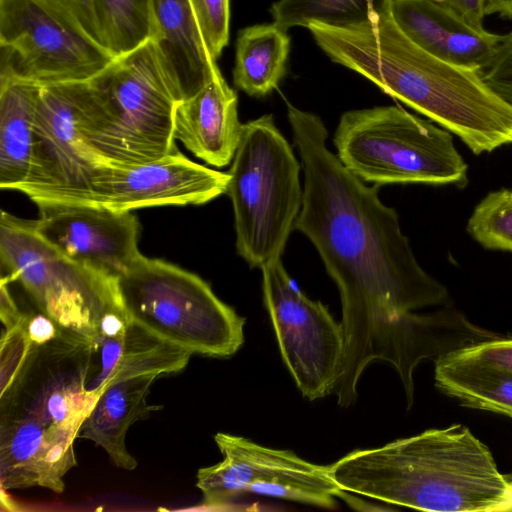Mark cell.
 <instances>
[{
    "label": "cell",
    "mask_w": 512,
    "mask_h": 512,
    "mask_svg": "<svg viewBox=\"0 0 512 512\" xmlns=\"http://www.w3.org/2000/svg\"><path fill=\"white\" fill-rule=\"evenodd\" d=\"M304 173L295 229L318 251L340 293L344 352L337 381L357 391L366 367L388 362L409 312L447 303V288L418 263L397 211L379 198L327 147L321 118L287 102Z\"/></svg>",
    "instance_id": "6da1fadb"
},
{
    "label": "cell",
    "mask_w": 512,
    "mask_h": 512,
    "mask_svg": "<svg viewBox=\"0 0 512 512\" xmlns=\"http://www.w3.org/2000/svg\"><path fill=\"white\" fill-rule=\"evenodd\" d=\"M306 28L333 62L458 136L475 155L512 144V106L480 72L455 66L418 46L382 6L362 21H314Z\"/></svg>",
    "instance_id": "7a4b0ae2"
},
{
    "label": "cell",
    "mask_w": 512,
    "mask_h": 512,
    "mask_svg": "<svg viewBox=\"0 0 512 512\" xmlns=\"http://www.w3.org/2000/svg\"><path fill=\"white\" fill-rule=\"evenodd\" d=\"M329 471L343 491L429 512H495L509 487L490 449L461 424L354 450Z\"/></svg>",
    "instance_id": "3957f363"
},
{
    "label": "cell",
    "mask_w": 512,
    "mask_h": 512,
    "mask_svg": "<svg viewBox=\"0 0 512 512\" xmlns=\"http://www.w3.org/2000/svg\"><path fill=\"white\" fill-rule=\"evenodd\" d=\"M90 83L96 102L88 138L108 163H145L177 148L181 101L154 40L118 56Z\"/></svg>",
    "instance_id": "277c9868"
},
{
    "label": "cell",
    "mask_w": 512,
    "mask_h": 512,
    "mask_svg": "<svg viewBox=\"0 0 512 512\" xmlns=\"http://www.w3.org/2000/svg\"><path fill=\"white\" fill-rule=\"evenodd\" d=\"M301 168L271 114L243 124L226 193L236 250L251 268L281 258L302 206Z\"/></svg>",
    "instance_id": "5b68a950"
},
{
    "label": "cell",
    "mask_w": 512,
    "mask_h": 512,
    "mask_svg": "<svg viewBox=\"0 0 512 512\" xmlns=\"http://www.w3.org/2000/svg\"><path fill=\"white\" fill-rule=\"evenodd\" d=\"M333 144L343 165L374 185L463 187L468 181V165L452 133L399 106L346 111Z\"/></svg>",
    "instance_id": "8992f818"
},
{
    "label": "cell",
    "mask_w": 512,
    "mask_h": 512,
    "mask_svg": "<svg viewBox=\"0 0 512 512\" xmlns=\"http://www.w3.org/2000/svg\"><path fill=\"white\" fill-rule=\"evenodd\" d=\"M118 287L133 321L192 353L230 357L244 343L245 319L193 272L140 254Z\"/></svg>",
    "instance_id": "52a82bcc"
},
{
    "label": "cell",
    "mask_w": 512,
    "mask_h": 512,
    "mask_svg": "<svg viewBox=\"0 0 512 512\" xmlns=\"http://www.w3.org/2000/svg\"><path fill=\"white\" fill-rule=\"evenodd\" d=\"M0 262L2 276L18 281L41 312L86 347L104 315L124 306L118 276L74 263L41 239L30 220L4 210Z\"/></svg>",
    "instance_id": "ba28073f"
},
{
    "label": "cell",
    "mask_w": 512,
    "mask_h": 512,
    "mask_svg": "<svg viewBox=\"0 0 512 512\" xmlns=\"http://www.w3.org/2000/svg\"><path fill=\"white\" fill-rule=\"evenodd\" d=\"M0 80L90 81L115 57L69 0H0Z\"/></svg>",
    "instance_id": "9c48e42d"
},
{
    "label": "cell",
    "mask_w": 512,
    "mask_h": 512,
    "mask_svg": "<svg viewBox=\"0 0 512 512\" xmlns=\"http://www.w3.org/2000/svg\"><path fill=\"white\" fill-rule=\"evenodd\" d=\"M95 104L90 81L40 85L29 174L16 189L36 205L87 204L90 183L108 163L87 130Z\"/></svg>",
    "instance_id": "30bf717a"
},
{
    "label": "cell",
    "mask_w": 512,
    "mask_h": 512,
    "mask_svg": "<svg viewBox=\"0 0 512 512\" xmlns=\"http://www.w3.org/2000/svg\"><path fill=\"white\" fill-rule=\"evenodd\" d=\"M214 440L223 460L197 472L196 486L205 508L222 509L247 494L334 508L335 497L347 493L332 478L329 465L227 433H217Z\"/></svg>",
    "instance_id": "8fae6325"
},
{
    "label": "cell",
    "mask_w": 512,
    "mask_h": 512,
    "mask_svg": "<svg viewBox=\"0 0 512 512\" xmlns=\"http://www.w3.org/2000/svg\"><path fill=\"white\" fill-rule=\"evenodd\" d=\"M262 289L282 359L304 397L332 393L338 380L344 332L327 306L308 298L281 258L262 266Z\"/></svg>",
    "instance_id": "7c38bea8"
},
{
    "label": "cell",
    "mask_w": 512,
    "mask_h": 512,
    "mask_svg": "<svg viewBox=\"0 0 512 512\" xmlns=\"http://www.w3.org/2000/svg\"><path fill=\"white\" fill-rule=\"evenodd\" d=\"M228 181V172L198 164L176 148L145 163L102 165L90 183L87 204L114 211L202 205L226 193Z\"/></svg>",
    "instance_id": "4fadbf2b"
},
{
    "label": "cell",
    "mask_w": 512,
    "mask_h": 512,
    "mask_svg": "<svg viewBox=\"0 0 512 512\" xmlns=\"http://www.w3.org/2000/svg\"><path fill=\"white\" fill-rule=\"evenodd\" d=\"M30 220L36 234L79 265L119 276L141 254L140 223L132 211L97 204L41 203Z\"/></svg>",
    "instance_id": "5bb4252c"
},
{
    "label": "cell",
    "mask_w": 512,
    "mask_h": 512,
    "mask_svg": "<svg viewBox=\"0 0 512 512\" xmlns=\"http://www.w3.org/2000/svg\"><path fill=\"white\" fill-rule=\"evenodd\" d=\"M77 433L47 424L27 413L1 426L2 490L40 486L62 493L63 477L75 466Z\"/></svg>",
    "instance_id": "9a60e30c"
},
{
    "label": "cell",
    "mask_w": 512,
    "mask_h": 512,
    "mask_svg": "<svg viewBox=\"0 0 512 512\" xmlns=\"http://www.w3.org/2000/svg\"><path fill=\"white\" fill-rule=\"evenodd\" d=\"M382 6L418 46L455 66L481 72L501 35L478 30L433 0H382Z\"/></svg>",
    "instance_id": "2e32d148"
},
{
    "label": "cell",
    "mask_w": 512,
    "mask_h": 512,
    "mask_svg": "<svg viewBox=\"0 0 512 512\" xmlns=\"http://www.w3.org/2000/svg\"><path fill=\"white\" fill-rule=\"evenodd\" d=\"M243 124L237 93L217 72L196 94L178 103L174 138L205 163L221 168L234 158Z\"/></svg>",
    "instance_id": "e0dca14e"
},
{
    "label": "cell",
    "mask_w": 512,
    "mask_h": 512,
    "mask_svg": "<svg viewBox=\"0 0 512 512\" xmlns=\"http://www.w3.org/2000/svg\"><path fill=\"white\" fill-rule=\"evenodd\" d=\"M87 348L98 360L96 374L84 380L87 393L95 400L109 384L143 375L158 377L179 372L193 354L158 337L131 318L117 333H98Z\"/></svg>",
    "instance_id": "ac0fdd59"
},
{
    "label": "cell",
    "mask_w": 512,
    "mask_h": 512,
    "mask_svg": "<svg viewBox=\"0 0 512 512\" xmlns=\"http://www.w3.org/2000/svg\"><path fill=\"white\" fill-rule=\"evenodd\" d=\"M154 39L180 101L196 94L220 69L204 44L190 0H152Z\"/></svg>",
    "instance_id": "d6986e66"
},
{
    "label": "cell",
    "mask_w": 512,
    "mask_h": 512,
    "mask_svg": "<svg viewBox=\"0 0 512 512\" xmlns=\"http://www.w3.org/2000/svg\"><path fill=\"white\" fill-rule=\"evenodd\" d=\"M157 376L143 375L107 385L82 421L76 437L102 447L113 464L132 471L136 459L128 452L125 437L129 427L160 406L147 403L150 387Z\"/></svg>",
    "instance_id": "ffe728a7"
},
{
    "label": "cell",
    "mask_w": 512,
    "mask_h": 512,
    "mask_svg": "<svg viewBox=\"0 0 512 512\" xmlns=\"http://www.w3.org/2000/svg\"><path fill=\"white\" fill-rule=\"evenodd\" d=\"M40 85L0 80V188L14 190L26 180L32 159L33 122Z\"/></svg>",
    "instance_id": "44dd1931"
},
{
    "label": "cell",
    "mask_w": 512,
    "mask_h": 512,
    "mask_svg": "<svg viewBox=\"0 0 512 512\" xmlns=\"http://www.w3.org/2000/svg\"><path fill=\"white\" fill-rule=\"evenodd\" d=\"M435 386L462 406L512 418V372L457 355L435 362Z\"/></svg>",
    "instance_id": "7402d4cb"
},
{
    "label": "cell",
    "mask_w": 512,
    "mask_h": 512,
    "mask_svg": "<svg viewBox=\"0 0 512 512\" xmlns=\"http://www.w3.org/2000/svg\"><path fill=\"white\" fill-rule=\"evenodd\" d=\"M289 52L290 37L275 23L240 30L233 69L235 86L253 97L271 93L286 74Z\"/></svg>",
    "instance_id": "603a6c76"
},
{
    "label": "cell",
    "mask_w": 512,
    "mask_h": 512,
    "mask_svg": "<svg viewBox=\"0 0 512 512\" xmlns=\"http://www.w3.org/2000/svg\"><path fill=\"white\" fill-rule=\"evenodd\" d=\"M91 11L97 39L115 57L156 38L152 0H91Z\"/></svg>",
    "instance_id": "cb8c5ba5"
},
{
    "label": "cell",
    "mask_w": 512,
    "mask_h": 512,
    "mask_svg": "<svg viewBox=\"0 0 512 512\" xmlns=\"http://www.w3.org/2000/svg\"><path fill=\"white\" fill-rule=\"evenodd\" d=\"M375 9L373 0H278L269 11L273 23L288 31L314 21L331 25L362 21Z\"/></svg>",
    "instance_id": "d4e9b609"
},
{
    "label": "cell",
    "mask_w": 512,
    "mask_h": 512,
    "mask_svg": "<svg viewBox=\"0 0 512 512\" xmlns=\"http://www.w3.org/2000/svg\"><path fill=\"white\" fill-rule=\"evenodd\" d=\"M95 400L87 393L82 374L56 380L39 393L27 413L41 421L77 433Z\"/></svg>",
    "instance_id": "484cf974"
},
{
    "label": "cell",
    "mask_w": 512,
    "mask_h": 512,
    "mask_svg": "<svg viewBox=\"0 0 512 512\" xmlns=\"http://www.w3.org/2000/svg\"><path fill=\"white\" fill-rule=\"evenodd\" d=\"M466 232L485 249L512 253V189L486 194L469 216Z\"/></svg>",
    "instance_id": "4316f807"
},
{
    "label": "cell",
    "mask_w": 512,
    "mask_h": 512,
    "mask_svg": "<svg viewBox=\"0 0 512 512\" xmlns=\"http://www.w3.org/2000/svg\"><path fill=\"white\" fill-rule=\"evenodd\" d=\"M204 44L215 61L229 40L230 0H190Z\"/></svg>",
    "instance_id": "83f0119b"
},
{
    "label": "cell",
    "mask_w": 512,
    "mask_h": 512,
    "mask_svg": "<svg viewBox=\"0 0 512 512\" xmlns=\"http://www.w3.org/2000/svg\"><path fill=\"white\" fill-rule=\"evenodd\" d=\"M25 321L5 330L1 338V398L13 385L33 347L25 329Z\"/></svg>",
    "instance_id": "f1b7e54d"
},
{
    "label": "cell",
    "mask_w": 512,
    "mask_h": 512,
    "mask_svg": "<svg viewBox=\"0 0 512 512\" xmlns=\"http://www.w3.org/2000/svg\"><path fill=\"white\" fill-rule=\"evenodd\" d=\"M480 74L486 84L512 106V31L501 35L496 52Z\"/></svg>",
    "instance_id": "f546056e"
},
{
    "label": "cell",
    "mask_w": 512,
    "mask_h": 512,
    "mask_svg": "<svg viewBox=\"0 0 512 512\" xmlns=\"http://www.w3.org/2000/svg\"><path fill=\"white\" fill-rule=\"evenodd\" d=\"M457 355L481 360L512 372V337H499L463 348Z\"/></svg>",
    "instance_id": "4dcf8cb0"
},
{
    "label": "cell",
    "mask_w": 512,
    "mask_h": 512,
    "mask_svg": "<svg viewBox=\"0 0 512 512\" xmlns=\"http://www.w3.org/2000/svg\"><path fill=\"white\" fill-rule=\"evenodd\" d=\"M25 329L33 346H40L55 339L60 327L43 312L39 314H27Z\"/></svg>",
    "instance_id": "1f68e13d"
},
{
    "label": "cell",
    "mask_w": 512,
    "mask_h": 512,
    "mask_svg": "<svg viewBox=\"0 0 512 512\" xmlns=\"http://www.w3.org/2000/svg\"><path fill=\"white\" fill-rule=\"evenodd\" d=\"M436 3L448 8L468 24L478 30H484L483 19L486 16L484 12L483 0H433Z\"/></svg>",
    "instance_id": "d6a6232c"
},
{
    "label": "cell",
    "mask_w": 512,
    "mask_h": 512,
    "mask_svg": "<svg viewBox=\"0 0 512 512\" xmlns=\"http://www.w3.org/2000/svg\"><path fill=\"white\" fill-rule=\"evenodd\" d=\"M10 281L2 276L0 285V319L5 330L20 325L26 319L27 314L22 312L16 305L9 289Z\"/></svg>",
    "instance_id": "836d02e7"
},
{
    "label": "cell",
    "mask_w": 512,
    "mask_h": 512,
    "mask_svg": "<svg viewBox=\"0 0 512 512\" xmlns=\"http://www.w3.org/2000/svg\"><path fill=\"white\" fill-rule=\"evenodd\" d=\"M485 15L498 14L501 18L512 19V0H483Z\"/></svg>",
    "instance_id": "e575fe53"
},
{
    "label": "cell",
    "mask_w": 512,
    "mask_h": 512,
    "mask_svg": "<svg viewBox=\"0 0 512 512\" xmlns=\"http://www.w3.org/2000/svg\"><path fill=\"white\" fill-rule=\"evenodd\" d=\"M69 1H71L73 4H75L77 6V8L80 10L82 15L86 19L87 23L89 24L92 32L95 34L94 26H93V19H92V11H91V0H69Z\"/></svg>",
    "instance_id": "d590c367"
},
{
    "label": "cell",
    "mask_w": 512,
    "mask_h": 512,
    "mask_svg": "<svg viewBox=\"0 0 512 512\" xmlns=\"http://www.w3.org/2000/svg\"><path fill=\"white\" fill-rule=\"evenodd\" d=\"M512 511V484H509L508 490L503 501L496 508L495 512H510Z\"/></svg>",
    "instance_id": "8d00e7d4"
},
{
    "label": "cell",
    "mask_w": 512,
    "mask_h": 512,
    "mask_svg": "<svg viewBox=\"0 0 512 512\" xmlns=\"http://www.w3.org/2000/svg\"><path fill=\"white\" fill-rule=\"evenodd\" d=\"M507 480L509 484H512V474L507 475Z\"/></svg>",
    "instance_id": "74e56055"
}]
</instances>
